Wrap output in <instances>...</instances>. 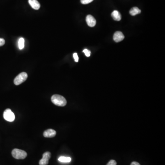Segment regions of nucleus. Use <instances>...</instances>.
Returning <instances> with one entry per match:
<instances>
[{
  "label": "nucleus",
  "instance_id": "4468645a",
  "mask_svg": "<svg viewBox=\"0 0 165 165\" xmlns=\"http://www.w3.org/2000/svg\"><path fill=\"white\" fill-rule=\"evenodd\" d=\"M83 52L85 54V55L87 57H90V54H91V52L90 51L88 50V49H85L83 50Z\"/></svg>",
  "mask_w": 165,
  "mask_h": 165
},
{
  "label": "nucleus",
  "instance_id": "423d86ee",
  "mask_svg": "<svg viewBox=\"0 0 165 165\" xmlns=\"http://www.w3.org/2000/svg\"><path fill=\"white\" fill-rule=\"evenodd\" d=\"M86 21L88 26L93 27L96 24V21L94 17L91 15H88L86 18Z\"/></svg>",
  "mask_w": 165,
  "mask_h": 165
},
{
  "label": "nucleus",
  "instance_id": "9d476101",
  "mask_svg": "<svg viewBox=\"0 0 165 165\" xmlns=\"http://www.w3.org/2000/svg\"><path fill=\"white\" fill-rule=\"evenodd\" d=\"M112 16L114 20L119 21L121 20L122 16L120 12L117 10H114L112 13Z\"/></svg>",
  "mask_w": 165,
  "mask_h": 165
},
{
  "label": "nucleus",
  "instance_id": "f8f14e48",
  "mask_svg": "<svg viewBox=\"0 0 165 165\" xmlns=\"http://www.w3.org/2000/svg\"><path fill=\"white\" fill-rule=\"evenodd\" d=\"M60 162L63 163H69L71 161V158L69 157L61 156L58 158Z\"/></svg>",
  "mask_w": 165,
  "mask_h": 165
},
{
  "label": "nucleus",
  "instance_id": "7ed1b4c3",
  "mask_svg": "<svg viewBox=\"0 0 165 165\" xmlns=\"http://www.w3.org/2000/svg\"><path fill=\"white\" fill-rule=\"evenodd\" d=\"M28 78V74L25 72H21L19 74L14 80V83L16 85H18L26 81Z\"/></svg>",
  "mask_w": 165,
  "mask_h": 165
},
{
  "label": "nucleus",
  "instance_id": "6ab92c4d",
  "mask_svg": "<svg viewBox=\"0 0 165 165\" xmlns=\"http://www.w3.org/2000/svg\"><path fill=\"white\" fill-rule=\"evenodd\" d=\"M130 165H140V164L137 162H133L131 163Z\"/></svg>",
  "mask_w": 165,
  "mask_h": 165
},
{
  "label": "nucleus",
  "instance_id": "dca6fc26",
  "mask_svg": "<svg viewBox=\"0 0 165 165\" xmlns=\"http://www.w3.org/2000/svg\"><path fill=\"white\" fill-rule=\"evenodd\" d=\"M106 165H116V162L114 160H111L108 162Z\"/></svg>",
  "mask_w": 165,
  "mask_h": 165
},
{
  "label": "nucleus",
  "instance_id": "9b49d317",
  "mask_svg": "<svg viewBox=\"0 0 165 165\" xmlns=\"http://www.w3.org/2000/svg\"><path fill=\"white\" fill-rule=\"evenodd\" d=\"M141 11L138 7H133L131 9L130 11V14L132 16H135L141 13Z\"/></svg>",
  "mask_w": 165,
  "mask_h": 165
},
{
  "label": "nucleus",
  "instance_id": "6e6552de",
  "mask_svg": "<svg viewBox=\"0 0 165 165\" xmlns=\"http://www.w3.org/2000/svg\"><path fill=\"white\" fill-rule=\"evenodd\" d=\"M57 132L55 130L48 129L44 132L43 135L45 138H53L56 135Z\"/></svg>",
  "mask_w": 165,
  "mask_h": 165
},
{
  "label": "nucleus",
  "instance_id": "ddd939ff",
  "mask_svg": "<svg viewBox=\"0 0 165 165\" xmlns=\"http://www.w3.org/2000/svg\"><path fill=\"white\" fill-rule=\"evenodd\" d=\"M18 47L20 50H22L24 47V38H21L18 41Z\"/></svg>",
  "mask_w": 165,
  "mask_h": 165
},
{
  "label": "nucleus",
  "instance_id": "2eb2a0df",
  "mask_svg": "<svg viewBox=\"0 0 165 165\" xmlns=\"http://www.w3.org/2000/svg\"><path fill=\"white\" fill-rule=\"evenodd\" d=\"M94 0H81V3L83 4H87L91 3Z\"/></svg>",
  "mask_w": 165,
  "mask_h": 165
},
{
  "label": "nucleus",
  "instance_id": "a211bd4d",
  "mask_svg": "<svg viewBox=\"0 0 165 165\" xmlns=\"http://www.w3.org/2000/svg\"><path fill=\"white\" fill-rule=\"evenodd\" d=\"M5 41L3 38H0V47H2L5 44Z\"/></svg>",
  "mask_w": 165,
  "mask_h": 165
},
{
  "label": "nucleus",
  "instance_id": "0eeeda50",
  "mask_svg": "<svg viewBox=\"0 0 165 165\" xmlns=\"http://www.w3.org/2000/svg\"><path fill=\"white\" fill-rule=\"evenodd\" d=\"M124 34L120 31H116L113 35V39L116 42H119L124 40Z\"/></svg>",
  "mask_w": 165,
  "mask_h": 165
},
{
  "label": "nucleus",
  "instance_id": "1a4fd4ad",
  "mask_svg": "<svg viewBox=\"0 0 165 165\" xmlns=\"http://www.w3.org/2000/svg\"><path fill=\"white\" fill-rule=\"evenodd\" d=\"M29 3L31 7L35 10H39L41 5L37 0H29Z\"/></svg>",
  "mask_w": 165,
  "mask_h": 165
},
{
  "label": "nucleus",
  "instance_id": "f03ea898",
  "mask_svg": "<svg viewBox=\"0 0 165 165\" xmlns=\"http://www.w3.org/2000/svg\"><path fill=\"white\" fill-rule=\"evenodd\" d=\"M12 154L16 159H24L27 156V153L25 151L18 149H13L12 151Z\"/></svg>",
  "mask_w": 165,
  "mask_h": 165
},
{
  "label": "nucleus",
  "instance_id": "f3484780",
  "mask_svg": "<svg viewBox=\"0 0 165 165\" xmlns=\"http://www.w3.org/2000/svg\"><path fill=\"white\" fill-rule=\"evenodd\" d=\"M74 60H75V62H78V54L77 53H74Z\"/></svg>",
  "mask_w": 165,
  "mask_h": 165
},
{
  "label": "nucleus",
  "instance_id": "39448f33",
  "mask_svg": "<svg viewBox=\"0 0 165 165\" xmlns=\"http://www.w3.org/2000/svg\"><path fill=\"white\" fill-rule=\"evenodd\" d=\"M51 157V153L49 151L44 153L42 158L39 160V165H47L49 163V160Z\"/></svg>",
  "mask_w": 165,
  "mask_h": 165
},
{
  "label": "nucleus",
  "instance_id": "20e7f679",
  "mask_svg": "<svg viewBox=\"0 0 165 165\" xmlns=\"http://www.w3.org/2000/svg\"><path fill=\"white\" fill-rule=\"evenodd\" d=\"M4 118L7 121L13 122L15 120L14 114L12 112L11 109H7L5 110L3 113Z\"/></svg>",
  "mask_w": 165,
  "mask_h": 165
},
{
  "label": "nucleus",
  "instance_id": "f257e3e1",
  "mask_svg": "<svg viewBox=\"0 0 165 165\" xmlns=\"http://www.w3.org/2000/svg\"><path fill=\"white\" fill-rule=\"evenodd\" d=\"M52 103L58 106H64L67 104V101L66 99L61 95H54L51 98Z\"/></svg>",
  "mask_w": 165,
  "mask_h": 165
}]
</instances>
